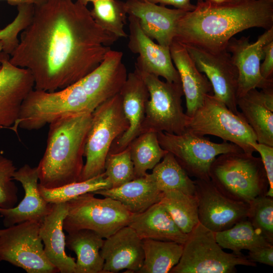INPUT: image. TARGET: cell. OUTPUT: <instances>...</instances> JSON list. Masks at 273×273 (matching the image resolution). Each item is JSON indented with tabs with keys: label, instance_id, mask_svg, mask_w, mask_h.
Wrapping results in <instances>:
<instances>
[{
	"label": "cell",
	"instance_id": "f546056e",
	"mask_svg": "<svg viewBox=\"0 0 273 273\" xmlns=\"http://www.w3.org/2000/svg\"><path fill=\"white\" fill-rule=\"evenodd\" d=\"M180 230L189 234L199 223L198 202L195 195L178 191L162 192L159 202Z\"/></svg>",
	"mask_w": 273,
	"mask_h": 273
},
{
	"label": "cell",
	"instance_id": "7402d4cb",
	"mask_svg": "<svg viewBox=\"0 0 273 273\" xmlns=\"http://www.w3.org/2000/svg\"><path fill=\"white\" fill-rule=\"evenodd\" d=\"M67 211V202L53 203L50 212L40 222L39 234L46 256L59 272L75 273V259L65 252L63 221Z\"/></svg>",
	"mask_w": 273,
	"mask_h": 273
},
{
	"label": "cell",
	"instance_id": "1f68e13d",
	"mask_svg": "<svg viewBox=\"0 0 273 273\" xmlns=\"http://www.w3.org/2000/svg\"><path fill=\"white\" fill-rule=\"evenodd\" d=\"M128 146L135 178L145 175L147 170L153 169L168 152L161 147L157 133L153 131L140 133Z\"/></svg>",
	"mask_w": 273,
	"mask_h": 273
},
{
	"label": "cell",
	"instance_id": "e0dca14e",
	"mask_svg": "<svg viewBox=\"0 0 273 273\" xmlns=\"http://www.w3.org/2000/svg\"><path fill=\"white\" fill-rule=\"evenodd\" d=\"M128 48L139 54L135 69L140 72L162 77L166 81L181 82L179 74L172 62L169 47L155 43L142 31L138 19L129 15Z\"/></svg>",
	"mask_w": 273,
	"mask_h": 273
},
{
	"label": "cell",
	"instance_id": "484cf974",
	"mask_svg": "<svg viewBox=\"0 0 273 273\" xmlns=\"http://www.w3.org/2000/svg\"><path fill=\"white\" fill-rule=\"evenodd\" d=\"M93 193L119 201L133 214L143 212L159 202L162 194L151 173H148L119 187L103 189Z\"/></svg>",
	"mask_w": 273,
	"mask_h": 273
},
{
	"label": "cell",
	"instance_id": "4fadbf2b",
	"mask_svg": "<svg viewBox=\"0 0 273 273\" xmlns=\"http://www.w3.org/2000/svg\"><path fill=\"white\" fill-rule=\"evenodd\" d=\"M184 46L198 70L209 80L214 96L234 113L239 114L237 104L238 73L231 54L226 50L212 51L193 46Z\"/></svg>",
	"mask_w": 273,
	"mask_h": 273
},
{
	"label": "cell",
	"instance_id": "f1b7e54d",
	"mask_svg": "<svg viewBox=\"0 0 273 273\" xmlns=\"http://www.w3.org/2000/svg\"><path fill=\"white\" fill-rule=\"evenodd\" d=\"M151 173L158 189L162 192L178 191L195 195V184L174 155L167 152Z\"/></svg>",
	"mask_w": 273,
	"mask_h": 273
},
{
	"label": "cell",
	"instance_id": "cb8c5ba5",
	"mask_svg": "<svg viewBox=\"0 0 273 273\" xmlns=\"http://www.w3.org/2000/svg\"><path fill=\"white\" fill-rule=\"evenodd\" d=\"M237 104L257 142L273 147V87L252 89L238 98Z\"/></svg>",
	"mask_w": 273,
	"mask_h": 273
},
{
	"label": "cell",
	"instance_id": "7a4b0ae2",
	"mask_svg": "<svg viewBox=\"0 0 273 273\" xmlns=\"http://www.w3.org/2000/svg\"><path fill=\"white\" fill-rule=\"evenodd\" d=\"M273 27V0L215 3L197 1L177 22L174 40L212 51L225 50L230 39L246 29Z\"/></svg>",
	"mask_w": 273,
	"mask_h": 273
},
{
	"label": "cell",
	"instance_id": "603a6c76",
	"mask_svg": "<svg viewBox=\"0 0 273 273\" xmlns=\"http://www.w3.org/2000/svg\"><path fill=\"white\" fill-rule=\"evenodd\" d=\"M169 49L186 99V114L190 117L203 105L206 96L213 94L212 85L205 75L198 70L183 44L173 40Z\"/></svg>",
	"mask_w": 273,
	"mask_h": 273
},
{
	"label": "cell",
	"instance_id": "f35d334b",
	"mask_svg": "<svg viewBox=\"0 0 273 273\" xmlns=\"http://www.w3.org/2000/svg\"><path fill=\"white\" fill-rule=\"evenodd\" d=\"M251 146L259 153L268 179V189L265 195L273 198V147L257 142L252 143Z\"/></svg>",
	"mask_w": 273,
	"mask_h": 273
},
{
	"label": "cell",
	"instance_id": "4dcf8cb0",
	"mask_svg": "<svg viewBox=\"0 0 273 273\" xmlns=\"http://www.w3.org/2000/svg\"><path fill=\"white\" fill-rule=\"evenodd\" d=\"M217 243L222 249L231 250L236 254L243 249H252L272 245L245 219L223 231L214 232Z\"/></svg>",
	"mask_w": 273,
	"mask_h": 273
},
{
	"label": "cell",
	"instance_id": "ba28073f",
	"mask_svg": "<svg viewBox=\"0 0 273 273\" xmlns=\"http://www.w3.org/2000/svg\"><path fill=\"white\" fill-rule=\"evenodd\" d=\"M67 204L63 229L68 233L87 229L106 239L128 225L133 214L119 201L107 197L98 198L93 193L80 195Z\"/></svg>",
	"mask_w": 273,
	"mask_h": 273
},
{
	"label": "cell",
	"instance_id": "52a82bcc",
	"mask_svg": "<svg viewBox=\"0 0 273 273\" xmlns=\"http://www.w3.org/2000/svg\"><path fill=\"white\" fill-rule=\"evenodd\" d=\"M186 130L199 136H217L246 153L255 152L251 146L257 142L255 134L242 113L235 114L213 94L207 95L203 105L188 117Z\"/></svg>",
	"mask_w": 273,
	"mask_h": 273
},
{
	"label": "cell",
	"instance_id": "b9f144b4",
	"mask_svg": "<svg viewBox=\"0 0 273 273\" xmlns=\"http://www.w3.org/2000/svg\"><path fill=\"white\" fill-rule=\"evenodd\" d=\"M143 2H149L153 4L166 6L169 5L175 7L176 9H180L186 12L193 11L196 5L191 3V0H140ZM204 0H197L202 1Z\"/></svg>",
	"mask_w": 273,
	"mask_h": 273
},
{
	"label": "cell",
	"instance_id": "8fae6325",
	"mask_svg": "<svg viewBox=\"0 0 273 273\" xmlns=\"http://www.w3.org/2000/svg\"><path fill=\"white\" fill-rule=\"evenodd\" d=\"M40 224L29 220L0 229V261H7L28 273L59 272L45 255Z\"/></svg>",
	"mask_w": 273,
	"mask_h": 273
},
{
	"label": "cell",
	"instance_id": "6da1fadb",
	"mask_svg": "<svg viewBox=\"0 0 273 273\" xmlns=\"http://www.w3.org/2000/svg\"><path fill=\"white\" fill-rule=\"evenodd\" d=\"M118 38L100 27L78 1L47 0L34 6L10 62L31 72L34 89L54 92L93 71Z\"/></svg>",
	"mask_w": 273,
	"mask_h": 273
},
{
	"label": "cell",
	"instance_id": "ffe728a7",
	"mask_svg": "<svg viewBox=\"0 0 273 273\" xmlns=\"http://www.w3.org/2000/svg\"><path fill=\"white\" fill-rule=\"evenodd\" d=\"M13 178L21 183L25 194L17 206L0 208L4 225L7 228L29 220L41 222L50 212L53 203L46 201L39 192L37 167L26 164L15 171Z\"/></svg>",
	"mask_w": 273,
	"mask_h": 273
},
{
	"label": "cell",
	"instance_id": "e575fe53",
	"mask_svg": "<svg viewBox=\"0 0 273 273\" xmlns=\"http://www.w3.org/2000/svg\"><path fill=\"white\" fill-rule=\"evenodd\" d=\"M104 173L112 188L119 187L135 178L129 146L117 153H109Z\"/></svg>",
	"mask_w": 273,
	"mask_h": 273
},
{
	"label": "cell",
	"instance_id": "f6af8a7d",
	"mask_svg": "<svg viewBox=\"0 0 273 273\" xmlns=\"http://www.w3.org/2000/svg\"><path fill=\"white\" fill-rule=\"evenodd\" d=\"M98 0H76V1H78V2L80 3L82 5L87 6V5L88 3L91 2L94 3L96 1H97Z\"/></svg>",
	"mask_w": 273,
	"mask_h": 273
},
{
	"label": "cell",
	"instance_id": "74e56055",
	"mask_svg": "<svg viewBox=\"0 0 273 273\" xmlns=\"http://www.w3.org/2000/svg\"><path fill=\"white\" fill-rule=\"evenodd\" d=\"M17 170L13 162L0 155V208L9 209L18 202V189L13 181V174Z\"/></svg>",
	"mask_w": 273,
	"mask_h": 273
},
{
	"label": "cell",
	"instance_id": "5b68a950",
	"mask_svg": "<svg viewBox=\"0 0 273 273\" xmlns=\"http://www.w3.org/2000/svg\"><path fill=\"white\" fill-rule=\"evenodd\" d=\"M92 115L84 148L85 162L80 181L104 173L106 159L113 143L129 126L119 93L100 105Z\"/></svg>",
	"mask_w": 273,
	"mask_h": 273
},
{
	"label": "cell",
	"instance_id": "d4e9b609",
	"mask_svg": "<svg viewBox=\"0 0 273 273\" xmlns=\"http://www.w3.org/2000/svg\"><path fill=\"white\" fill-rule=\"evenodd\" d=\"M142 240L152 239L184 244L188 234L183 233L160 203L143 212L133 214L128 225Z\"/></svg>",
	"mask_w": 273,
	"mask_h": 273
},
{
	"label": "cell",
	"instance_id": "5bb4252c",
	"mask_svg": "<svg viewBox=\"0 0 273 273\" xmlns=\"http://www.w3.org/2000/svg\"><path fill=\"white\" fill-rule=\"evenodd\" d=\"M195 196L199 222L213 232L227 230L247 219L249 204L232 200L210 180L196 179Z\"/></svg>",
	"mask_w": 273,
	"mask_h": 273
},
{
	"label": "cell",
	"instance_id": "bcb514c9",
	"mask_svg": "<svg viewBox=\"0 0 273 273\" xmlns=\"http://www.w3.org/2000/svg\"><path fill=\"white\" fill-rule=\"evenodd\" d=\"M3 51V44L1 41H0V53ZM1 68V66H0V69Z\"/></svg>",
	"mask_w": 273,
	"mask_h": 273
},
{
	"label": "cell",
	"instance_id": "2e32d148",
	"mask_svg": "<svg viewBox=\"0 0 273 273\" xmlns=\"http://www.w3.org/2000/svg\"><path fill=\"white\" fill-rule=\"evenodd\" d=\"M0 63V129H12L24 100L34 89V78L28 69L12 64L3 51Z\"/></svg>",
	"mask_w": 273,
	"mask_h": 273
},
{
	"label": "cell",
	"instance_id": "9c48e42d",
	"mask_svg": "<svg viewBox=\"0 0 273 273\" xmlns=\"http://www.w3.org/2000/svg\"><path fill=\"white\" fill-rule=\"evenodd\" d=\"M138 72L147 85L150 95L141 133L146 131L175 134L184 133L186 130L188 116L182 107L184 92L181 82L163 81L154 75Z\"/></svg>",
	"mask_w": 273,
	"mask_h": 273
},
{
	"label": "cell",
	"instance_id": "ee69618b",
	"mask_svg": "<svg viewBox=\"0 0 273 273\" xmlns=\"http://www.w3.org/2000/svg\"><path fill=\"white\" fill-rule=\"evenodd\" d=\"M212 3H229V2H238L244 0H206Z\"/></svg>",
	"mask_w": 273,
	"mask_h": 273
},
{
	"label": "cell",
	"instance_id": "7bdbcfd3",
	"mask_svg": "<svg viewBox=\"0 0 273 273\" xmlns=\"http://www.w3.org/2000/svg\"><path fill=\"white\" fill-rule=\"evenodd\" d=\"M13 6H18L22 4H32L37 5L42 3L47 0H4Z\"/></svg>",
	"mask_w": 273,
	"mask_h": 273
},
{
	"label": "cell",
	"instance_id": "d590c367",
	"mask_svg": "<svg viewBox=\"0 0 273 273\" xmlns=\"http://www.w3.org/2000/svg\"><path fill=\"white\" fill-rule=\"evenodd\" d=\"M249 204L247 219L257 231L273 244V198L261 195Z\"/></svg>",
	"mask_w": 273,
	"mask_h": 273
},
{
	"label": "cell",
	"instance_id": "ab89813d",
	"mask_svg": "<svg viewBox=\"0 0 273 273\" xmlns=\"http://www.w3.org/2000/svg\"><path fill=\"white\" fill-rule=\"evenodd\" d=\"M250 261L273 266V245L258 247L249 251L246 256Z\"/></svg>",
	"mask_w": 273,
	"mask_h": 273
},
{
	"label": "cell",
	"instance_id": "d6a6232c",
	"mask_svg": "<svg viewBox=\"0 0 273 273\" xmlns=\"http://www.w3.org/2000/svg\"><path fill=\"white\" fill-rule=\"evenodd\" d=\"M93 5L90 14L100 27L119 38L128 36L124 30L127 18L124 2L120 0H98Z\"/></svg>",
	"mask_w": 273,
	"mask_h": 273
},
{
	"label": "cell",
	"instance_id": "44dd1931",
	"mask_svg": "<svg viewBox=\"0 0 273 273\" xmlns=\"http://www.w3.org/2000/svg\"><path fill=\"white\" fill-rule=\"evenodd\" d=\"M119 94L128 129L113 143L109 153H117L127 148L140 133L149 93L142 76L136 70L127 75Z\"/></svg>",
	"mask_w": 273,
	"mask_h": 273
},
{
	"label": "cell",
	"instance_id": "3957f363",
	"mask_svg": "<svg viewBox=\"0 0 273 273\" xmlns=\"http://www.w3.org/2000/svg\"><path fill=\"white\" fill-rule=\"evenodd\" d=\"M92 113L67 115L49 124L47 146L37 167L39 184L53 189L80 180Z\"/></svg>",
	"mask_w": 273,
	"mask_h": 273
},
{
	"label": "cell",
	"instance_id": "8992f818",
	"mask_svg": "<svg viewBox=\"0 0 273 273\" xmlns=\"http://www.w3.org/2000/svg\"><path fill=\"white\" fill-rule=\"evenodd\" d=\"M183 245L180 260L170 273H234L237 265H256L242 253L224 251L214 233L200 222L188 234Z\"/></svg>",
	"mask_w": 273,
	"mask_h": 273
},
{
	"label": "cell",
	"instance_id": "83f0119b",
	"mask_svg": "<svg viewBox=\"0 0 273 273\" xmlns=\"http://www.w3.org/2000/svg\"><path fill=\"white\" fill-rule=\"evenodd\" d=\"M144 260L138 272L167 273L179 262L183 244L152 239L143 240Z\"/></svg>",
	"mask_w": 273,
	"mask_h": 273
},
{
	"label": "cell",
	"instance_id": "ac0fdd59",
	"mask_svg": "<svg viewBox=\"0 0 273 273\" xmlns=\"http://www.w3.org/2000/svg\"><path fill=\"white\" fill-rule=\"evenodd\" d=\"M124 6L127 14L138 19L144 33L165 47L173 42L177 22L188 12L140 0H127Z\"/></svg>",
	"mask_w": 273,
	"mask_h": 273
},
{
	"label": "cell",
	"instance_id": "9a60e30c",
	"mask_svg": "<svg viewBox=\"0 0 273 273\" xmlns=\"http://www.w3.org/2000/svg\"><path fill=\"white\" fill-rule=\"evenodd\" d=\"M250 36L239 39L232 37L225 50L231 56L238 73L237 99L253 88L273 87V79H264L260 72V62L264 55V47L273 40V27L266 30L253 43Z\"/></svg>",
	"mask_w": 273,
	"mask_h": 273
},
{
	"label": "cell",
	"instance_id": "7c38bea8",
	"mask_svg": "<svg viewBox=\"0 0 273 273\" xmlns=\"http://www.w3.org/2000/svg\"><path fill=\"white\" fill-rule=\"evenodd\" d=\"M85 113L72 85L54 92L33 89L24 100L12 130H38L67 115Z\"/></svg>",
	"mask_w": 273,
	"mask_h": 273
},
{
	"label": "cell",
	"instance_id": "836d02e7",
	"mask_svg": "<svg viewBox=\"0 0 273 273\" xmlns=\"http://www.w3.org/2000/svg\"><path fill=\"white\" fill-rule=\"evenodd\" d=\"M111 188V184L104 173L87 180L56 188L48 189L38 184L40 195L46 201L53 204L67 202L85 193Z\"/></svg>",
	"mask_w": 273,
	"mask_h": 273
},
{
	"label": "cell",
	"instance_id": "8d00e7d4",
	"mask_svg": "<svg viewBox=\"0 0 273 273\" xmlns=\"http://www.w3.org/2000/svg\"><path fill=\"white\" fill-rule=\"evenodd\" d=\"M18 14L12 22L0 30V41L3 52L11 55L18 46V35L30 24L34 10L32 4H22L17 6Z\"/></svg>",
	"mask_w": 273,
	"mask_h": 273
},
{
	"label": "cell",
	"instance_id": "60d3db41",
	"mask_svg": "<svg viewBox=\"0 0 273 273\" xmlns=\"http://www.w3.org/2000/svg\"><path fill=\"white\" fill-rule=\"evenodd\" d=\"M263 62L260 64V72L265 79H273V40L264 47Z\"/></svg>",
	"mask_w": 273,
	"mask_h": 273
},
{
	"label": "cell",
	"instance_id": "4316f807",
	"mask_svg": "<svg viewBox=\"0 0 273 273\" xmlns=\"http://www.w3.org/2000/svg\"><path fill=\"white\" fill-rule=\"evenodd\" d=\"M104 240L90 230L82 229L68 233L66 246L77 256L75 273H103L104 260L100 250Z\"/></svg>",
	"mask_w": 273,
	"mask_h": 273
},
{
	"label": "cell",
	"instance_id": "30bf717a",
	"mask_svg": "<svg viewBox=\"0 0 273 273\" xmlns=\"http://www.w3.org/2000/svg\"><path fill=\"white\" fill-rule=\"evenodd\" d=\"M157 135L161 147L172 154L189 175L196 179L210 180V167L219 155L243 151L232 143H214L188 130L180 134L158 132Z\"/></svg>",
	"mask_w": 273,
	"mask_h": 273
},
{
	"label": "cell",
	"instance_id": "277c9868",
	"mask_svg": "<svg viewBox=\"0 0 273 273\" xmlns=\"http://www.w3.org/2000/svg\"><path fill=\"white\" fill-rule=\"evenodd\" d=\"M210 180L228 198L249 203L265 195L268 181L260 157L243 151L218 156L209 171Z\"/></svg>",
	"mask_w": 273,
	"mask_h": 273
},
{
	"label": "cell",
	"instance_id": "d6986e66",
	"mask_svg": "<svg viewBox=\"0 0 273 273\" xmlns=\"http://www.w3.org/2000/svg\"><path fill=\"white\" fill-rule=\"evenodd\" d=\"M100 254L104 260L103 273L123 269L138 272L144 260L143 240L130 226H124L104 239Z\"/></svg>",
	"mask_w": 273,
	"mask_h": 273
}]
</instances>
